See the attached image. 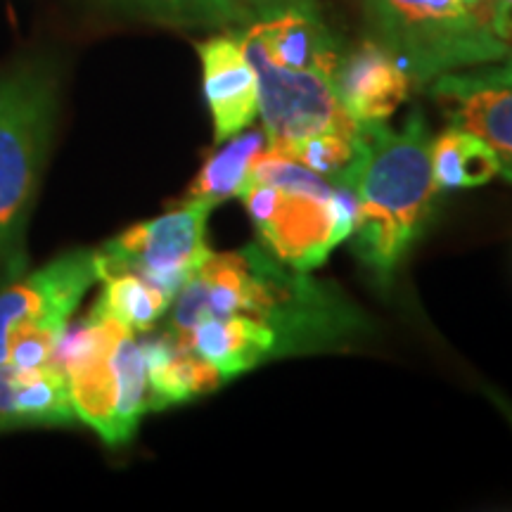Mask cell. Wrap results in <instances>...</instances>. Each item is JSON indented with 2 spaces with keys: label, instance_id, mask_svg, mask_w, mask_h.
Here are the masks:
<instances>
[{
  "label": "cell",
  "instance_id": "1",
  "mask_svg": "<svg viewBox=\"0 0 512 512\" xmlns=\"http://www.w3.org/2000/svg\"><path fill=\"white\" fill-rule=\"evenodd\" d=\"M171 304L169 335L242 313L275 332L278 358L344 347L368 332V318L337 285L283 264L261 242L211 254Z\"/></svg>",
  "mask_w": 512,
  "mask_h": 512
},
{
  "label": "cell",
  "instance_id": "2",
  "mask_svg": "<svg viewBox=\"0 0 512 512\" xmlns=\"http://www.w3.org/2000/svg\"><path fill=\"white\" fill-rule=\"evenodd\" d=\"M332 185L356 195L354 254L380 283H389L432 214L437 183L432 174V136L418 110L406 124H358L354 159Z\"/></svg>",
  "mask_w": 512,
  "mask_h": 512
},
{
  "label": "cell",
  "instance_id": "3",
  "mask_svg": "<svg viewBox=\"0 0 512 512\" xmlns=\"http://www.w3.org/2000/svg\"><path fill=\"white\" fill-rule=\"evenodd\" d=\"M60 79L34 57L0 74V287L29 268L27 228L53 147Z\"/></svg>",
  "mask_w": 512,
  "mask_h": 512
},
{
  "label": "cell",
  "instance_id": "4",
  "mask_svg": "<svg viewBox=\"0 0 512 512\" xmlns=\"http://www.w3.org/2000/svg\"><path fill=\"white\" fill-rule=\"evenodd\" d=\"M370 34L396 57L413 83L453 69L505 60L501 41L463 0H366Z\"/></svg>",
  "mask_w": 512,
  "mask_h": 512
},
{
  "label": "cell",
  "instance_id": "5",
  "mask_svg": "<svg viewBox=\"0 0 512 512\" xmlns=\"http://www.w3.org/2000/svg\"><path fill=\"white\" fill-rule=\"evenodd\" d=\"M76 420L91 427L110 448L136 437L150 411L147 370L133 330L112 318L105 342L64 373Z\"/></svg>",
  "mask_w": 512,
  "mask_h": 512
},
{
  "label": "cell",
  "instance_id": "6",
  "mask_svg": "<svg viewBox=\"0 0 512 512\" xmlns=\"http://www.w3.org/2000/svg\"><path fill=\"white\" fill-rule=\"evenodd\" d=\"M238 197L252 216L261 245L299 271L325 264L356 226V195L344 185H335L332 197H313L247 183Z\"/></svg>",
  "mask_w": 512,
  "mask_h": 512
},
{
  "label": "cell",
  "instance_id": "7",
  "mask_svg": "<svg viewBox=\"0 0 512 512\" xmlns=\"http://www.w3.org/2000/svg\"><path fill=\"white\" fill-rule=\"evenodd\" d=\"M214 204L181 202L157 219L140 221L95 249L98 273H136L174 302L209 259L207 221Z\"/></svg>",
  "mask_w": 512,
  "mask_h": 512
},
{
  "label": "cell",
  "instance_id": "8",
  "mask_svg": "<svg viewBox=\"0 0 512 512\" xmlns=\"http://www.w3.org/2000/svg\"><path fill=\"white\" fill-rule=\"evenodd\" d=\"M238 38L259 81V114L271 150L285 152L320 133L354 136L358 121L342 107L330 76L280 67L247 29L238 31Z\"/></svg>",
  "mask_w": 512,
  "mask_h": 512
},
{
  "label": "cell",
  "instance_id": "9",
  "mask_svg": "<svg viewBox=\"0 0 512 512\" xmlns=\"http://www.w3.org/2000/svg\"><path fill=\"white\" fill-rule=\"evenodd\" d=\"M98 280L95 249H72L0 287V363L8 361L12 330L36 320L67 325Z\"/></svg>",
  "mask_w": 512,
  "mask_h": 512
},
{
  "label": "cell",
  "instance_id": "10",
  "mask_svg": "<svg viewBox=\"0 0 512 512\" xmlns=\"http://www.w3.org/2000/svg\"><path fill=\"white\" fill-rule=\"evenodd\" d=\"M432 98L453 128L484 140L512 183V60L477 72H446L434 79Z\"/></svg>",
  "mask_w": 512,
  "mask_h": 512
},
{
  "label": "cell",
  "instance_id": "11",
  "mask_svg": "<svg viewBox=\"0 0 512 512\" xmlns=\"http://www.w3.org/2000/svg\"><path fill=\"white\" fill-rule=\"evenodd\" d=\"M197 55L204 98L214 119V143L221 145L245 131L259 114V81L240 46L238 31L197 43Z\"/></svg>",
  "mask_w": 512,
  "mask_h": 512
},
{
  "label": "cell",
  "instance_id": "12",
  "mask_svg": "<svg viewBox=\"0 0 512 512\" xmlns=\"http://www.w3.org/2000/svg\"><path fill=\"white\" fill-rule=\"evenodd\" d=\"M413 81L387 48L375 38L339 55L332 88L358 124L387 121L406 102Z\"/></svg>",
  "mask_w": 512,
  "mask_h": 512
},
{
  "label": "cell",
  "instance_id": "13",
  "mask_svg": "<svg viewBox=\"0 0 512 512\" xmlns=\"http://www.w3.org/2000/svg\"><path fill=\"white\" fill-rule=\"evenodd\" d=\"M76 420L67 377L55 368L22 370L0 363V432L72 427Z\"/></svg>",
  "mask_w": 512,
  "mask_h": 512
},
{
  "label": "cell",
  "instance_id": "14",
  "mask_svg": "<svg viewBox=\"0 0 512 512\" xmlns=\"http://www.w3.org/2000/svg\"><path fill=\"white\" fill-rule=\"evenodd\" d=\"M245 29L275 64L287 69H311L332 79L342 55L337 38L330 34L320 12L287 10L266 19H254Z\"/></svg>",
  "mask_w": 512,
  "mask_h": 512
},
{
  "label": "cell",
  "instance_id": "15",
  "mask_svg": "<svg viewBox=\"0 0 512 512\" xmlns=\"http://www.w3.org/2000/svg\"><path fill=\"white\" fill-rule=\"evenodd\" d=\"M178 339L219 370L223 382L278 358L275 332L261 320L242 316V313L226 318H204Z\"/></svg>",
  "mask_w": 512,
  "mask_h": 512
},
{
  "label": "cell",
  "instance_id": "16",
  "mask_svg": "<svg viewBox=\"0 0 512 512\" xmlns=\"http://www.w3.org/2000/svg\"><path fill=\"white\" fill-rule=\"evenodd\" d=\"M140 351L147 370L150 411L181 406L223 384L219 370L166 330L162 335H147L140 342Z\"/></svg>",
  "mask_w": 512,
  "mask_h": 512
},
{
  "label": "cell",
  "instance_id": "17",
  "mask_svg": "<svg viewBox=\"0 0 512 512\" xmlns=\"http://www.w3.org/2000/svg\"><path fill=\"white\" fill-rule=\"evenodd\" d=\"M228 140L230 143L207 157L181 202H209L216 207L240 195L249 181L254 159L268 147V138L264 131H247Z\"/></svg>",
  "mask_w": 512,
  "mask_h": 512
},
{
  "label": "cell",
  "instance_id": "18",
  "mask_svg": "<svg viewBox=\"0 0 512 512\" xmlns=\"http://www.w3.org/2000/svg\"><path fill=\"white\" fill-rule=\"evenodd\" d=\"M432 174L437 190L477 188L501 174V159L484 140L451 126L432 143Z\"/></svg>",
  "mask_w": 512,
  "mask_h": 512
},
{
  "label": "cell",
  "instance_id": "19",
  "mask_svg": "<svg viewBox=\"0 0 512 512\" xmlns=\"http://www.w3.org/2000/svg\"><path fill=\"white\" fill-rule=\"evenodd\" d=\"M102 292L93 309L98 318H114L133 332H152L157 320L169 311L171 299L136 273L100 275Z\"/></svg>",
  "mask_w": 512,
  "mask_h": 512
},
{
  "label": "cell",
  "instance_id": "20",
  "mask_svg": "<svg viewBox=\"0 0 512 512\" xmlns=\"http://www.w3.org/2000/svg\"><path fill=\"white\" fill-rule=\"evenodd\" d=\"M152 22L181 29H235L254 22L242 0H112Z\"/></svg>",
  "mask_w": 512,
  "mask_h": 512
},
{
  "label": "cell",
  "instance_id": "21",
  "mask_svg": "<svg viewBox=\"0 0 512 512\" xmlns=\"http://www.w3.org/2000/svg\"><path fill=\"white\" fill-rule=\"evenodd\" d=\"M67 325L41 323V320L19 325V328L12 330L8 337V361L5 363L22 370L50 368L53 351Z\"/></svg>",
  "mask_w": 512,
  "mask_h": 512
},
{
  "label": "cell",
  "instance_id": "22",
  "mask_svg": "<svg viewBox=\"0 0 512 512\" xmlns=\"http://www.w3.org/2000/svg\"><path fill=\"white\" fill-rule=\"evenodd\" d=\"M356 136V133H354ZM354 136H339V133H320L299 140L290 145L285 155H290L297 162L309 166L323 178H330V183L347 169L351 159H354Z\"/></svg>",
  "mask_w": 512,
  "mask_h": 512
},
{
  "label": "cell",
  "instance_id": "23",
  "mask_svg": "<svg viewBox=\"0 0 512 512\" xmlns=\"http://www.w3.org/2000/svg\"><path fill=\"white\" fill-rule=\"evenodd\" d=\"M247 5V10L252 12L254 19H266L287 10H318V0H242Z\"/></svg>",
  "mask_w": 512,
  "mask_h": 512
},
{
  "label": "cell",
  "instance_id": "24",
  "mask_svg": "<svg viewBox=\"0 0 512 512\" xmlns=\"http://www.w3.org/2000/svg\"><path fill=\"white\" fill-rule=\"evenodd\" d=\"M463 5L472 12V15L482 19L486 27H489V15H491V5H494V0H463Z\"/></svg>",
  "mask_w": 512,
  "mask_h": 512
},
{
  "label": "cell",
  "instance_id": "25",
  "mask_svg": "<svg viewBox=\"0 0 512 512\" xmlns=\"http://www.w3.org/2000/svg\"><path fill=\"white\" fill-rule=\"evenodd\" d=\"M489 396H491V401H494L496 406L501 408V413L505 415V418L510 420V425H512V403H510L508 399H503L501 394H494V392H489Z\"/></svg>",
  "mask_w": 512,
  "mask_h": 512
},
{
  "label": "cell",
  "instance_id": "26",
  "mask_svg": "<svg viewBox=\"0 0 512 512\" xmlns=\"http://www.w3.org/2000/svg\"><path fill=\"white\" fill-rule=\"evenodd\" d=\"M510 43H512V34H510Z\"/></svg>",
  "mask_w": 512,
  "mask_h": 512
}]
</instances>
